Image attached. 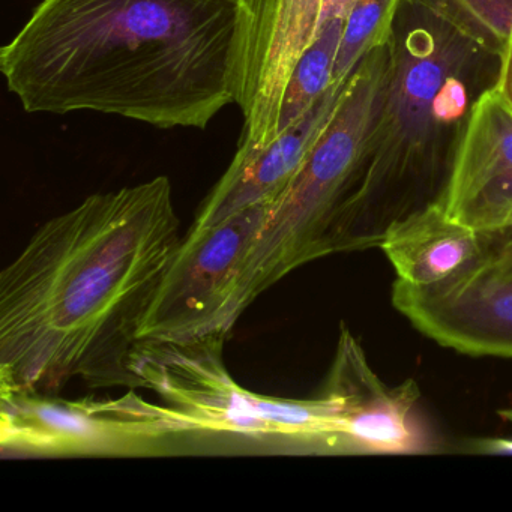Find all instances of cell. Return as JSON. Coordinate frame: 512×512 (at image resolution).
<instances>
[{"label": "cell", "mask_w": 512, "mask_h": 512, "mask_svg": "<svg viewBox=\"0 0 512 512\" xmlns=\"http://www.w3.org/2000/svg\"><path fill=\"white\" fill-rule=\"evenodd\" d=\"M181 241L167 176L46 221L0 272V395L139 389L137 337Z\"/></svg>", "instance_id": "6da1fadb"}, {"label": "cell", "mask_w": 512, "mask_h": 512, "mask_svg": "<svg viewBox=\"0 0 512 512\" xmlns=\"http://www.w3.org/2000/svg\"><path fill=\"white\" fill-rule=\"evenodd\" d=\"M238 0H41L0 49L31 115L206 130L235 103Z\"/></svg>", "instance_id": "7a4b0ae2"}, {"label": "cell", "mask_w": 512, "mask_h": 512, "mask_svg": "<svg viewBox=\"0 0 512 512\" xmlns=\"http://www.w3.org/2000/svg\"><path fill=\"white\" fill-rule=\"evenodd\" d=\"M388 49L367 169L332 230L331 254L380 248L401 221L443 202L473 104L499 74V58L406 0Z\"/></svg>", "instance_id": "3957f363"}, {"label": "cell", "mask_w": 512, "mask_h": 512, "mask_svg": "<svg viewBox=\"0 0 512 512\" xmlns=\"http://www.w3.org/2000/svg\"><path fill=\"white\" fill-rule=\"evenodd\" d=\"M388 79L386 44L359 62L325 133L272 202L245 260L242 313L290 272L331 254L332 230L367 169Z\"/></svg>", "instance_id": "277c9868"}, {"label": "cell", "mask_w": 512, "mask_h": 512, "mask_svg": "<svg viewBox=\"0 0 512 512\" xmlns=\"http://www.w3.org/2000/svg\"><path fill=\"white\" fill-rule=\"evenodd\" d=\"M226 338L140 341L133 353L139 388L157 392L194 433L284 437L340 448V422L329 401L320 395L311 400L265 397L242 388L224 364Z\"/></svg>", "instance_id": "5b68a950"}, {"label": "cell", "mask_w": 512, "mask_h": 512, "mask_svg": "<svg viewBox=\"0 0 512 512\" xmlns=\"http://www.w3.org/2000/svg\"><path fill=\"white\" fill-rule=\"evenodd\" d=\"M194 433L175 410L130 389L118 398L0 395V446L38 457H142Z\"/></svg>", "instance_id": "8992f818"}, {"label": "cell", "mask_w": 512, "mask_h": 512, "mask_svg": "<svg viewBox=\"0 0 512 512\" xmlns=\"http://www.w3.org/2000/svg\"><path fill=\"white\" fill-rule=\"evenodd\" d=\"M271 205L188 229L143 320L139 343H188L232 332L242 316L245 260Z\"/></svg>", "instance_id": "52a82bcc"}, {"label": "cell", "mask_w": 512, "mask_h": 512, "mask_svg": "<svg viewBox=\"0 0 512 512\" xmlns=\"http://www.w3.org/2000/svg\"><path fill=\"white\" fill-rule=\"evenodd\" d=\"M481 256L443 283L395 281L392 305L446 349L512 358V229L482 233Z\"/></svg>", "instance_id": "ba28073f"}, {"label": "cell", "mask_w": 512, "mask_h": 512, "mask_svg": "<svg viewBox=\"0 0 512 512\" xmlns=\"http://www.w3.org/2000/svg\"><path fill=\"white\" fill-rule=\"evenodd\" d=\"M325 0H238L236 100L244 116L239 146L265 148L278 137L290 77L314 43Z\"/></svg>", "instance_id": "9c48e42d"}, {"label": "cell", "mask_w": 512, "mask_h": 512, "mask_svg": "<svg viewBox=\"0 0 512 512\" xmlns=\"http://www.w3.org/2000/svg\"><path fill=\"white\" fill-rule=\"evenodd\" d=\"M320 397L337 412L340 449L362 454H425L434 449L418 413V383L409 379L386 385L346 325H341Z\"/></svg>", "instance_id": "30bf717a"}, {"label": "cell", "mask_w": 512, "mask_h": 512, "mask_svg": "<svg viewBox=\"0 0 512 512\" xmlns=\"http://www.w3.org/2000/svg\"><path fill=\"white\" fill-rule=\"evenodd\" d=\"M443 206L475 232L512 229V113L494 86L473 104Z\"/></svg>", "instance_id": "8fae6325"}, {"label": "cell", "mask_w": 512, "mask_h": 512, "mask_svg": "<svg viewBox=\"0 0 512 512\" xmlns=\"http://www.w3.org/2000/svg\"><path fill=\"white\" fill-rule=\"evenodd\" d=\"M349 79L332 83L313 109L271 145L259 149L238 146L232 163L200 205L193 226H214L251 206L274 202L325 133Z\"/></svg>", "instance_id": "7c38bea8"}, {"label": "cell", "mask_w": 512, "mask_h": 512, "mask_svg": "<svg viewBox=\"0 0 512 512\" xmlns=\"http://www.w3.org/2000/svg\"><path fill=\"white\" fill-rule=\"evenodd\" d=\"M380 248L397 280L430 287L472 265L481 256L484 235L452 220L442 202L401 221Z\"/></svg>", "instance_id": "4fadbf2b"}, {"label": "cell", "mask_w": 512, "mask_h": 512, "mask_svg": "<svg viewBox=\"0 0 512 512\" xmlns=\"http://www.w3.org/2000/svg\"><path fill=\"white\" fill-rule=\"evenodd\" d=\"M344 19L322 25L293 70L278 119V136L304 118L334 83L335 61L343 35Z\"/></svg>", "instance_id": "5bb4252c"}, {"label": "cell", "mask_w": 512, "mask_h": 512, "mask_svg": "<svg viewBox=\"0 0 512 512\" xmlns=\"http://www.w3.org/2000/svg\"><path fill=\"white\" fill-rule=\"evenodd\" d=\"M500 58L512 35V0H406Z\"/></svg>", "instance_id": "9a60e30c"}, {"label": "cell", "mask_w": 512, "mask_h": 512, "mask_svg": "<svg viewBox=\"0 0 512 512\" xmlns=\"http://www.w3.org/2000/svg\"><path fill=\"white\" fill-rule=\"evenodd\" d=\"M401 2L403 0H356L344 19L334 82L349 79L368 53L389 43Z\"/></svg>", "instance_id": "2e32d148"}, {"label": "cell", "mask_w": 512, "mask_h": 512, "mask_svg": "<svg viewBox=\"0 0 512 512\" xmlns=\"http://www.w3.org/2000/svg\"><path fill=\"white\" fill-rule=\"evenodd\" d=\"M499 74H497L496 85L494 88L499 92L500 98L503 103L508 107L509 112L512 113V35L506 46L505 52L499 58Z\"/></svg>", "instance_id": "e0dca14e"}, {"label": "cell", "mask_w": 512, "mask_h": 512, "mask_svg": "<svg viewBox=\"0 0 512 512\" xmlns=\"http://www.w3.org/2000/svg\"><path fill=\"white\" fill-rule=\"evenodd\" d=\"M356 0H325L323 2L322 23L320 28L326 22L332 19H346L347 14L352 10Z\"/></svg>", "instance_id": "ac0fdd59"}, {"label": "cell", "mask_w": 512, "mask_h": 512, "mask_svg": "<svg viewBox=\"0 0 512 512\" xmlns=\"http://www.w3.org/2000/svg\"><path fill=\"white\" fill-rule=\"evenodd\" d=\"M473 451L482 454L512 455V439H481L473 442Z\"/></svg>", "instance_id": "d6986e66"}]
</instances>
